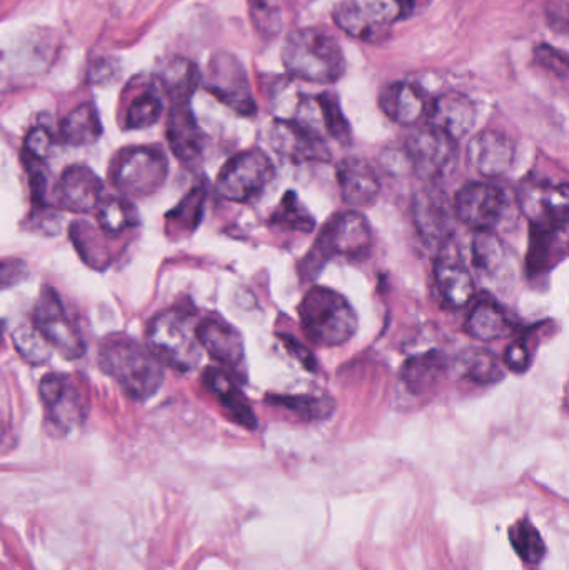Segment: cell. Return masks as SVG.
<instances>
[{"mask_svg":"<svg viewBox=\"0 0 569 570\" xmlns=\"http://www.w3.org/2000/svg\"><path fill=\"white\" fill-rule=\"evenodd\" d=\"M160 116H163V100L156 92L147 90L130 102L126 112V127L136 130L147 129L159 122Z\"/></svg>","mask_w":569,"mask_h":570,"instance_id":"cell-38","label":"cell"},{"mask_svg":"<svg viewBox=\"0 0 569 570\" xmlns=\"http://www.w3.org/2000/svg\"><path fill=\"white\" fill-rule=\"evenodd\" d=\"M373 250V230L366 217L356 210L336 214L327 220L314 243L313 249L301 263V274L311 281L321 273L327 261L346 257L350 261H364Z\"/></svg>","mask_w":569,"mask_h":570,"instance_id":"cell-2","label":"cell"},{"mask_svg":"<svg viewBox=\"0 0 569 570\" xmlns=\"http://www.w3.org/2000/svg\"><path fill=\"white\" fill-rule=\"evenodd\" d=\"M200 83L224 106L236 110L241 116L256 114V100L251 92L249 79L239 59L229 52H217L210 57L207 73Z\"/></svg>","mask_w":569,"mask_h":570,"instance_id":"cell-12","label":"cell"},{"mask_svg":"<svg viewBox=\"0 0 569 570\" xmlns=\"http://www.w3.org/2000/svg\"><path fill=\"white\" fill-rule=\"evenodd\" d=\"M468 334L480 341H498L514 331L503 308L493 301H480L468 315L464 324Z\"/></svg>","mask_w":569,"mask_h":570,"instance_id":"cell-30","label":"cell"},{"mask_svg":"<svg viewBox=\"0 0 569 570\" xmlns=\"http://www.w3.org/2000/svg\"><path fill=\"white\" fill-rule=\"evenodd\" d=\"M10 444H12V435H10L6 422L0 419V451H6V448H10Z\"/></svg>","mask_w":569,"mask_h":570,"instance_id":"cell-47","label":"cell"},{"mask_svg":"<svg viewBox=\"0 0 569 570\" xmlns=\"http://www.w3.org/2000/svg\"><path fill=\"white\" fill-rule=\"evenodd\" d=\"M510 542L514 552L530 564H538L547 554L543 538L530 521H520L510 529Z\"/></svg>","mask_w":569,"mask_h":570,"instance_id":"cell-37","label":"cell"},{"mask_svg":"<svg viewBox=\"0 0 569 570\" xmlns=\"http://www.w3.org/2000/svg\"><path fill=\"white\" fill-rule=\"evenodd\" d=\"M341 197L351 207H370L381 194V180L376 169L357 157L341 160L336 169Z\"/></svg>","mask_w":569,"mask_h":570,"instance_id":"cell-23","label":"cell"},{"mask_svg":"<svg viewBox=\"0 0 569 570\" xmlns=\"http://www.w3.org/2000/svg\"><path fill=\"white\" fill-rule=\"evenodd\" d=\"M510 203L500 187L470 183L454 197V217L474 233H494L503 224Z\"/></svg>","mask_w":569,"mask_h":570,"instance_id":"cell-9","label":"cell"},{"mask_svg":"<svg viewBox=\"0 0 569 570\" xmlns=\"http://www.w3.org/2000/svg\"><path fill=\"white\" fill-rule=\"evenodd\" d=\"M203 382L207 391L213 392L214 397L223 405L230 421L249 431L257 429V417L249 401L227 372L223 368L207 367L203 374Z\"/></svg>","mask_w":569,"mask_h":570,"instance_id":"cell-25","label":"cell"},{"mask_svg":"<svg viewBox=\"0 0 569 570\" xmlns=\"http://www.w3.org/2000/svg\"><path fill=\"white\" fill-rule=\"evenodd\" d=\"M404 153L408 166L414 174L434 183L453 173L458 160V142L434 127L426 126L408 137Z\"/></svg>","mask_w":569,"mask_h":570,"instance_id":"cell-10","label":"cell"},{"mask_svg":"<svg viewBox=\"0 0 569 570\" xmlns=\"http://www.w3.org/2000/svg\"><path fill=\"white\" fill-rule=\"evenodd\" d=\"M567 253V229L530 226L528 274H543L553 269Z\"/></svg>","mask_w":569,"mask_h":570,"instance_id":"cell-28","label":"cell"},{"mask_svg":"<svg viewBox=\"0 0 569 570\" xmlns=\"http://www.w3.org/2000/svg\"><path fill=\"white\" fill-rule=\"evenodd\" d=\"M304 334L321 347L346 344L357 331V315L344 295L333 288L314 285L300 305Z\"/></svg>","mask_w":569,"mask_h":570,"instance_id":"cell-4","label":"cell"},{"mask_svg":"<svg viewBox=\"0 0 569 570\" xmlns=\"http://www.w3.org/2000/svg\"><path fill=\"white\" fill-rule=\"evenodd\" d=\"M534 57H537V62L545 67V69L551 70L557 76L563 77V79L568 76V59L560 50H555L550 46H540L537 52H534Z\"/></svg>","mask_w":569,"mask_h":570,"instance_id":"cell-44","label":"cell"},{"mask_svg":"<svg viewBox=\"0 0 569 570\" xmlns=\"http://www.w3.org/2000/svg\"><path fill=\"white\" fill-rule=\"evenodd\" d=\"M474 122H477V107L464 94H443L431 107L430 126L447 134L457 142L471 132Z\"/></svg>","mask_w":569,"mask_h":570,"instance_id":"cell-24","label":"cell"},{"mask_svg":"<svg viewBox=\"0 0 569 570\" xmlns=\"http://www.w3.org/2000/svg\"><path fill=\"white\" fill-rule=\"evenodd\" d=\"M13 345H16L23 361L32 365L43 364L49 361L52 354V347L49 342L37 332V328L30 325H22L13 332Z\"/></svg>","mask_w":569,"mask_h":570,"instance_id":"cell-39","label":"cell"},{"mask_svg":"<svg viewBox=\"0 0 569 570\" xmlns=\"http://www.w3.org/2000/svg\"><path fill=\"white\" fill-rule=\"evenodd\" d=\"M504 364L510 371L517 374H523L530 368L531 364V348L527 338H514L504 352Z\"/></svg>","mask_w":569,"mask_h":570,"instance_id":"cell-42","label":"cell"},{"mask_svg":"<svg viewBox=\"0 0 569 570\" xmlns=\"http://www.w3.org/2000/svg\"><path fill=\"white\" fill-rule=\"evenodd\" d=\"M567 184L528 179L521 184L518 204L530 226L567 229L569 216Z\"/></svg>","mask_w":569,"mask_h":570,"instance_id":"cell-13","label":"cell"},{"mask_svg":"<svg viewBox=\"0 0 569 570\" xmlns=\"http://www.w3.org/2000/svg\"><path fill=\"white\" fill-rule=\"evenodd\" d=\"M413 223L426 246L440 249L453 237L454 210L444 190L431 184L414 196Z\"/></svg>","mask_w":569,"mask_h":570,"instance_id":"cell-14","label":"cell"},{"mask_svg":"<svg viewBox=\"0 0 569 570\" xmlns=\"http://www.w3.org/2000/svg\"><path fill=\"white\" fill-rule=\"evenodd\" d=\"M104 184L87 166L67 167L57 183L56 199L60 207L76 214H89L96 210L102 199Z\"/></svg>","mask_w":569,"mask_h":570,"instance_id":"cell-19","label":"cell"},{"mask_svg":"<svg viewBox=\"0 0 569 570\" xmlns=\"http://www.w3.org/2000/svg\"><path fill=\"white\" fill-rule=\"evenodd\" d=\"M434 284H436L438 295L447 307H467L474 297L477 284H474L473 274L461 259L453 237L438 249L436 261H434Z\"/></svg>","mask_w":569,"mask_h":570,"instance_id":"cell-15","label":"cell"},{"mask_svg":"<svg viewBox=\"0 0 569 570\" xmlns=\"http://www.w3.org/2000/svg\"><path fill=\"white\" fill-rule=\"evenodd\" d=\"M46 409V425L52 435H67L86 421L87 405L72 379L47 374L39 385Z\"/></svg>","mask_w":569,"mask_h":570,"instance_id":"cell-11","label":"cell"},{"mask_svg":"<svg viewBox=\"0 0 569 570\" xmlns=\"http://www.w3.org/2000/svg\"><path fill=\"white\" fill-rule=\"evenodd\" d=\"M279 337L281 342L284 344V347H286V351L290 352L294 358H297V361H300L301 364L307 368V371H316V358H314V355L311 354V352L307 351V348L304 347L301 342H297L294 337H290V335L281 334Z\"/></svg>","mask_w":569,"mask_h":570,"instance_id":"cell-45","label":"cell"},{"mask_svg":"<svg viewBox=\"0 0 569 570\" xmlns=\"http://www.w3.org/2000/svg\"><path fill=\"white\" fill-rule=\"evenodd\" d=\"M394 2L398 3V9L403 13L411 12L414 7V0H394Z\"/></svg>","mask_w":569,"mask_h":570,"instance_id":"cell-48","label":"cell"},{"mask_svg":"<svg viewBox=\"0 0 569 570\" xmlns=\"http://www.w3.org/2000/svg\"><path fill=\"white\" fill-rule=\"evenodd\" d=\"M102 136V122L92 104L76 107L60 124V139L72 147L90 146Z\"/></svg>","mask_w":569,"mask_h":570,"instance_id":"cell-31","label":"cell"},{"mask_svg":"<svg viewBox=\"0 0 569 570\" xmlns=\"http://www.w3.org/2000/svg\"><path fill=\"white\" fill-rule=\"evenodd\" d=\"M269 404L287 409L304 421H323L330 417L336 407V402L327 395H269Z\"/></svg>","mask_w":569,"mask_h":570,"instance_id":"cell-34","label":"cell"},{"mask_svg":"<svg viewBox=\"0 0 569 570\" xmlns=\"http://www.w3.org/2000/svg\"><path fill=\"white\" fill-rule=\"evenodd\" d=\"M457 368L464 379L477 384H497L504 379L503 365L497 355L484 348H468L458 357Z\"/></svg>","mask_w":569,"mask_h":570,"instance_id":"cell-33","label":"cell"},{"mask_svg":"<svg viewBox=\"0 0 569 570\" xmlns=\"http://www.w3.org/2000/svg\"><path fill=\"white\" fill-rule=\"evenodd\" d=\"M283 63L294 79L314 83L336 82L346 69L340 43L320 29L291 33L283 47Z\"/></svg>","mask_w":569,"mask_h":570,"instance_id":"cell-3","label":"cell"},{"mask_svg":"<svg viewBox=\"0 0 569 570\" xmlns=\"http://www.w3.org/2000/svg\"><path fill=\"white\" fill-rule=\"evenodd\" d=\"M32 325L62 357L76 361L86 354L82 332L73 324L59 294L50 285L40 291L33 308Z\"/></svg>","mask_w":569,"mask_h":570,"instance_id":"cell-8","label":"cell"},{"mask_svg":"<svg viewBox=\"0 0 569 570\" xmlns=\"http://www.w3.org/2000/svg\"><path fill=\"white\" fill-rule=\"evenodd\" d=\"M334 20L350 36L373 42L383 39L393 16L384 0H341L334 9Z\"/></svg>","mask_w":569,"mask_h":570,"instance_id":"cell-17","label":"cell"},{"mask_svg":"<svg viewBox=\"0 0 569 570\" xmlns=\"http://www.w3.org/2000/svg\"><path fill=\"white\" fill-rule=\"evenodd\" d=\"M517 147L498 130H483L468 144V166L487 179L504 176L513 167Z\"/></svg>","mask_w":569,"mask_h":570,"instance_id":"cell-18","label":"cell"},{"mask_svg":"<svg viewBox=\"0 0 569 570\" xmlns=\"http://www.w3.org/2000/svg\"><path fill=\"white\" fill-rule=\"evenodd\" d=\"M251 19L261 36H277L283 29L281 0H249Z\"/></svg>","mask_w":569,"mask_h":570,"instance_id":"cell-40","label":"cell"},{"mask_svg":"<svg viewBox=\"0 0 569 570\" xmlns=\"http://www.w3.org/2000/svg\"><path fill=\"white\" fill-rule=\"evenodd\" d=\"M548 19H550L551 27L558 32H567L568 0H551L548 3Z\"/></svg>","mask_w":569,"mask_h":570,"instance_id":"cell-46","label":"cell"},{"mask_svg":"<svg viewBox=\"0 0 569 570\" xmlns=\"http://www.w3.org/2000/svg\"><path fill=\"white\" fill-rule=\"evenodd\" d=\"M169 163L157 147H129L120 150L110 167V180L122 197H147L166 183Z\"/></svg>","mask_w":569,"mask_h":570,"instance_id":"cell-6","label":"cell"},{"mask_svg":"<svg viewBox=\"0 0 569 570\" xmlns=\"http://www.w3.org/2000/svg\"><path fill=\"white\" fill-rule=\"evenodd\" d=\"M147 345L159 358L179 372H189L199 365L203 348L196 337L194 315L187 311L160 312L147 325Z\"/></svg>","mask_w":569,"mask_h":570,"instance_id":"cell-5","label":"cell"},{"mask_svg":"<svg viewBox=\"0 0 569 570\" xmlns=\"http://www.w3.org/2000/svg\"><path fill=\"white\" fill-rule=\"evenodd\" d=\"M97 224L107 236H120L139 224V214L127 197L109 196L96 207Z\"/></svg>","mask_w":569,"mask_h":570,"instance_id":"cell-32","label":"cell"},{"mask_svg":"<svg viewBox=\"0 0 569 570\" xmlns=\"http://www.w3.org/2000/svg\"><path fill=\"white\" fill-rule=\"evenodd\" d=\"M97 361L104 374L112 377L134 401H147L163 385L164 368L159 358L129 335H107Z\"/></svg>","mask_w":569,"mask_h":570,"instance_id":"cell-1","label":"cell"},{"mask_svg":"<svg viewBox=\"0 0 569 570\" xmlns=\"http://www.w3.org/2000/svg\"><path fill=\"white\" fill-rule=\"evenodd\" d=\"M206 189L194 187L169 214H167V233L190 234L203 219Z\"/></svg>","mask_w":569,"mask_h":570,"instance_id":"cell-35","label":"cell"},{"mask_svg":"<svg viewBox=\"0 0 569 570\" xmlns=\"http://www.w3.org/2000/svg\"><path fill=\"white\" fill-rule=\"evenodd\" d=\"M380 107L393 122L414 126L426 112V99L414 83L394 82L381 90Z\"/></svg>","mask_w":569,"mask_h":570,"instance_id":"cell-26","label":"cell"},{"mask_svg":"<svg viewBox=\"0 0 569 570\" xmlns=\"http://www.w3.org/2000/svg\"><path fill=\"white\" fill-rule=\"evenodd\" d=\"M166 136L174 156L186 166H193L203 157L204 134L189 102L173 104L167 117Z\"/></svg>","mask_w":569,"mask_h":570,"instance_id":"cell-22","label":"cell"},{"mask_svg":"<svg viewBox=\"0 0 569 570\" xmlns=\"http://www.w3.org/2000/svg\"><path fill=\"white\" fill-rule=\"evenodd\" d=\"M271 226L281 229L297 230V233L310 234L316 227V220L311 216L300 197L294 190H287L281 199L279 207L271 216Z\"/></svg>","mask_w":569,"mask_h":570,"instance_id":"cell-36","label":"cell"},{"mask_svg":"<svg viewBox=\"0 0 569 570\" xmlns=\"http://www.w3.org/2000/svg\"><path fill=\"white\" fill-rule=\"evenodd\" d=\"M53 144H56V139H53L49 129L36 127V129L27 134L22 157L39 160V163H47L50 154H52Z\"/></svg>","mask_w":569,"mask_h":570,"instance_id":"cell-41","label":"cell"},{"mask_svg":"<svg viewBox=\"0 0 569 570\" xmlns=\"http://www.w3.org/2000/svg\"><path fill=\"white\" fill-rule=\"evenodd\" d=\"M196 337L200 348L206 351L217 364L224 365L234 374H246V348H244L243 335L229 322L217 315H207L196 324Z\"/></svg>","mask_w":569,"mask_h":570,"instance_id":"cell-16","label":"cell"},{"mask_svg":"<svg viewBox=\"0 0 569 570\" xmlns=\"http://www.w3.org/2000/svg\"><path fill=\"white\" fill-rule=\"evenodd\" d=\"M450 368V361L440 351H428L413 355L401 368V381L413 395L433 392Z\"/></svg>","mask_w":569,"mask_h":570,"instance_id":"cell-27","label":"cell"},{"mask_svg":"<svg viewBox=\"0 0 569 570\" xmlns=\"http://www.w3.org/2000/svg\"><path fill=\"white\" fill-rule=\"evenodd\" d=\"M269 140L276 153L293 163H326L331 159L324 139L291 119L276 120L271 129Z\"/></svg>","mask_w":569,"mask_h":570,"instance_id":"cell-20","label":"cell"},{"mask_svg":"<svg viewBox=\"0 0 569 570\" xmlns=\"http://www.w3.org/2000/svg\"><path fill=\"white\" fill-rule=\"evenodd\" d=\"M29 277V266L22 259H0V291L16 287Z\"/></svg>","mask_w":569,"mask_h":570,"instance_id":"cell-43","label":"cell"},{"mask_svg":"<svg viewBox=\"0 0 569 570\" xmlns=\"http://www.w3.org/2000/svg\"><path fill=\"white\" fill-rule=\"evenodd\" d=\"M471 264L478 276L487 283L507 284L513 279V254L494 233H474Z\"/></svg>","mask_w":569,"mask_h":570,"instance_id":"cell-21","label":"cell"},{"mask_svg":"<svg viewBox=\"0 0 569 570\" xmlns=\"http://www.w3.org/2000/svg\"><path fill=\"white\" fill-rule=\"evenodd\" d=\"M157 77H159L160 87L173 104L190 102L203 80V73L197 69L196 63L184 57H174L164 62Z\"/></svg>","mask_w":569,"mask_h":570,"instance_id":"cell-29","label":"cell"},{"mask_svg":"<svg viewBox=\"0 0 569 570\" xmlns=\"http://www.w3.org/2000/svg\"><path fill=\"white\" fill-rule=\"evenodd\" d=\"M274 174L276 170L267 154L259 149L244 150L224 164L216 179V190L230 203H249L273 183Z\"/></svg>","mask_w":569,"mask_h":570,"instance_id":"cell-7","label":"cell"}]
</instances>
